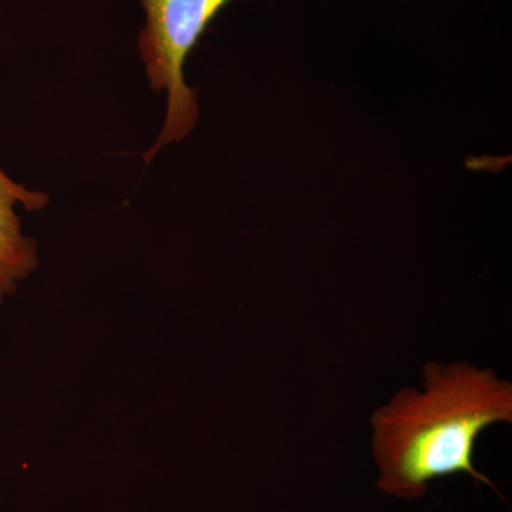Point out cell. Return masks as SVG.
<instances>
[{"instance_id": "6da1fadb", "label": "cell", "mask_w": 512, "mask_h": 512, "mask_svg": "<svg viewBox=\"0 0 512 512\" xmlns=\"http://www.w3.org/2000/svg\"><path fill=\"white\" fill-rule=\"evenodd\" d=\"M423 392L406 387L370 416L377 488L417 500L439 478L468 474L493 481L474 464L478 437L490 426L512 423V384L493 369L470 363L429 362Z\"/></svg>"}, {"instance_id": "7a4b0ae2", "label": "cell", "mask_w": 512, "mask_h": 512, "mask_svg": "<svg viewBox=\"0 0 512 512\" xmlns=\"http://www.w3.org/2000/svg\"><path fill=\"white\" fill-rule=\"evenodd\" d=\"M228 2L231 0H141L147 20L138 36V50L151 90L168 94L164 127L154 146L143 154L146 163L167 144L187 137L197 124L198 94L185 83L184 64Z\"/></svg>"}, {"instance_id": "3957f363", "label": "cell", "mask_w": 512, "mask_h": 512, "mask_svg": "<svg viewBox=\"0 0 512 512\" xmlns=\"http://www.w3.org/2000/svg\"><path fill=\"white\" fill-rule=\"evenodd\" d=\"M49 200L45 192L28 190L0 168V303L37 265L35 242L22 234L15 207L20 204L28 211H39Z\"/></svg>"}]
</instances>
